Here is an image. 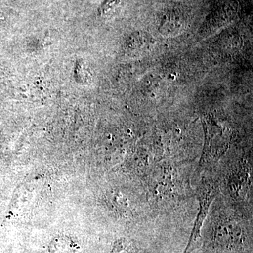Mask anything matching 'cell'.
Masks as SVG:
<instances>
[{"label": "cell", "mask_w": 253, "mask_h": 253, "mask_svg": "<svg viewBox=\"0 0 253 253\" xmlns=\"http://www.w3.org/2000/svg\"><path fill=\"white\" fill-rule=\"evenodd\" d=\"M217 189L211 184H206L200 189L199 199L200 210L195 221L194 229L191 232L189 243L183 253H191L200 246L201 229L205 219L207 217L210 206L217 195Z\"/></svg>", "instance_id": "cell-1"}, {"label": "cell", "mask_w": 253, "mask_h": 253, "mask_svg": "<svg viewBox=\"0 0 253 253\" xmlns=\"http://www.w3.org/2000/svg\"><path fill=\"white\" fill-rule=\"evenodd\" d=\"M204 126L206 130L205 150L207 152L213 150L223 151L227 145L229 134L212 120L205 118Z\"/></svg>", "instance_id": "cell-2"}, {"label": "cell", "mask_w": 253, "mask_h": 253, "mask_svg": "<svg viewBox=\"0 0 253 253\" xmlns=\"http://www.w3.org/2000/svg\"><path fill=\"white\" fill-rule=\"evenodd\" d=\"M76 244L71 238L59 236L50 243L49 253H72L76 251Z\"/></svg>", "instance_id": "cell-3"}, {"label": "cell", "mask_w": 253, "mask_h": 253, "mask_svg": "<svg viewBox=\"0 0 253 253\" xmlns=\"http://www.w3.org/2000/svg\"><path fill=\"white\" fill-rule=\"evenodd\" d=\"M134 244L130 240L126 239V238H121V239L115 241L113 245L111 253H118L123 252V251H129L133 249Z\"/></svg>", "instance_id": "cell-4"}]
</instances>
